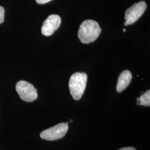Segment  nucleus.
<instances>
[{"mask_svg":"<svg viewBox=\"0 0 150 150\" xmlns=\"http://www.w3.org/2000/svg\"><path fill=\"white\" fill-rule=\"evenodd\" d=\"M118 150H136V149H134V147H123L122 149H120Z\"/></svg>","mask_w":150,"mask_h":150,"instance_id":"obj_11","label":"nucleus"},{"mask_svg":"<svg viewBox=\"0 0 150 150\" xmlns=\"http://www.w3.org/2000/svg\"><path fill=\"white\" fill-rule=\"evenodd\" d=\"M137 104L144 106H150V91L148 90L137 98Z\"/></svg>","mask_w":150,"mask_h":150,"instance_id":"obj_8","label":"nucleus"},{"mask_svg":"<svg viewBox=\"0 0 150 150\" xmlns=\"http://www.w3.org/2000/svg\"><path fill=\"white\" fill-rule=\"evenodd\" d=\"M16 90L20 98L25 102H33L38 98L36 88L26 81H18L16 84Z\"/></svg>","mask_w":150,"mask_h":150,"instance_id":"obj_3","label":"nucleus"},{"mask_svg":"<svg viewBox=\"0 0 150 150\" xmlns=\"http://www.w3.org/2000/svg\"><path fill=\"white\" fill-rule=\"evenodd\" d=\"M72 121H73V120H70V122H72Z\"/></svg>","mask_w":150,"mask_h":150,"instance_id":"obj_13","label":"nucleus"},{"mask_svg":"<svg viewBox=\"0 0 150 150\" xmlns=\"http://www.w3.org/2000/svg\"><path fill=\"white\" fill-rule=\"evenodd\" d=\"M61 18L57 15H51L43 22L41 32L46 36H51L59 27Z\"/></svg>","mask_w":150,"mask_h":150,"instance_id":"obj_6","label":"nucleus"},{"mask_svg":"<svg viewBox=\"0 0 150 150\" xmlns=\"http://www.w3.org/2000/svg\"><path fill=\"white\" fill-rule=\"evenodd\" d=\"M132 79V74L129 70H125L119 76L116 86V90L121 92L125 90L130 83Z\"/></svg>","mask_w":150,"mask_h":150,"instance_id":"obj_7","label":"nucleus"},{"mask_svg":"<svg viewBox=\"0 0 150 150\" xmlns=\"http://www.w3.org/2000/svg\"><path fill=\"white\" fill-rule=\"evenodd\" d=\"M123 32H125V31H126V29H125V28H123Z\"/></svg>","mask_w":150,"mask_h":150,"instance_id":"obj_12","label":"nucleus"},{"mask_svg":"<svg viewBox=\"0 0 150 150\" xmlns=\"http://www.w3.org/2000/svg\"><path fill=\"white\" fill-rule=\"evenodd\" d=\"M87 81V75L83 72H76L72 75L69 80L70 94L73 98L80 100L82 96Z\"/></svg>","mask_w":150,"mask_h":150,"instance_id":"obj_2","label":"nucleus"},{"mask_svg":"<svg viewBox=\"0 0 150 150\" xmlns=\"http://www.w3.org/2000/svg\"><path fill=\"white\" fill-rule=\"evenodd\" d=\"M51 1H52V0H36V2L38 4H40V5L45 4L48 3V2Z\"/></svg>","mask_w":150,"mask_h":150,"instance_id":"obj_10","label":"nucleus"},{"mask_svg":"<svg viewBox=\"0 0 150 150\" xmlns=\"http://www.w3.org/2000/svg\"><path fill=\"white\" fill-rule=\"evenodd\" d=\"M5 13V11L4 8L0 6V24H1L4 21Z\"/></svg>","mask_w":150,"mask_h":150,"instance_id":"obj_9","label":"nucleus"},{"mask_svg":"<svg viewBox=\"0 0 150 150\" xmlns=\"http://www.w3.org/2000/svg\"><path fill=\"white\" fill-rule=\"evenodd\" d=\"M146 8V3L142 1L134 4L127 8L125 13V26L132 25L137 21L144 14Z\"/></svg>","mask_w":150,"mask_h":150,"instance_id":"obj_4","label":"nucleus"},{"mask_svg":"<svg viewBox=\"0 0 150 150\" xmlns=\"http://www.w3.org/2000/svg\"><path fill=\"white\" fill-rule=\"evenodd\" d=\"M101 31V28L97 22L92 20H86L80 25L78 37L82 43H91L98 38Z\"/></svg>","mask_w":150,"mask_h":150,"instance_id":"obj_1","label":"nucleus"},{"mask_svg":"<svg viewBox=\"0 0 150 150\" xmlns=\"http://www.w3.org/2000/svg\"><path fill=\"white\" fill-rule=\"evenodd\" d=\"M69 123H60L54 127L46 129L40 134L41 139L47 141H54L63 138L69 129Z\"/></svg>","mask_w":150,"mask_h":150,"instance_id":"obj_5","label":"nucleus"}]
</instances>
